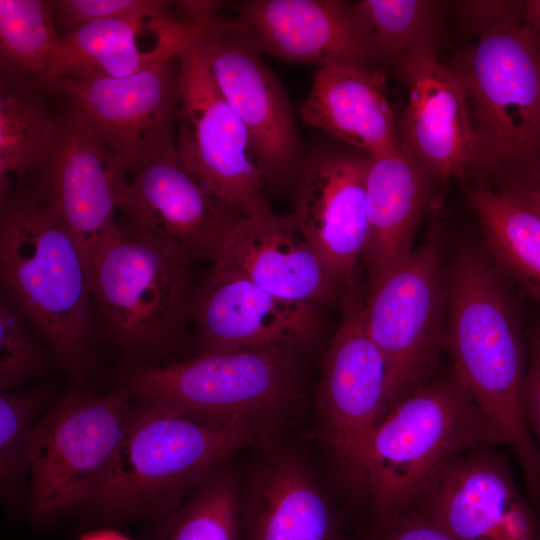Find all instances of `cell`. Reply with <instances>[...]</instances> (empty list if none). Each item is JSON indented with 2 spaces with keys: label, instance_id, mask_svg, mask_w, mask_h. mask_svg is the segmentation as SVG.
I'll use <instances>...</instances> for the list:
<instances>
[{
  "label": "cell",
  "instance_id": "3",
  "mask_svg": "<svg viewBox=\"0 0 540 540\" xmlns=\"http://www.w3.org/2000/svg\"><path fill=\"white\" fill-rule=\"evenodd\" d=\"M502 445V434L451 368L437 374L396 403L370 437L362 537L373 536L409 509L458 456Z\"/></svg>",
  "mask_w": 540,
  "mask_h": 540
},
{
  "label": "cell",
  "instance_id": "6",
  "mask_svg": "<svg viewBox=\"0 0 540 540\" xmlns=\"http://www.w3.org/2000/svg\"><path fill=\"white\" fill-rule=\"evenodd\" d=\"M194 259L167 241L117 222L91 266L96 321L132 355H158L182 336L190 317Z\"/></svg>",
  "mask_w": 540,
  "mask_h": 540
},
{
  "label": "cell",
  "instance_id": "25",
  "mask_svg": "<svg viewBox=\"0 0 540 540\" xmlns=\"http://www.w3.org/2000/svg\"><path fill=\"white\" fill-rule=\"evenodd\" d=\"M430 193L431 178L401 143L393 152L369 158L368 232L362 261L370 287L413 250Z\"/></svg>",
  "mask_w": 540,
  "mask_h": 540
},
{
  "label": "cell",
  "instance_id": "20",
  "mask_svg": "<svg viewBox=\"0 0 540 540\" xmlns=\"http://www.w3.org/2000/svg\"><path fill=\"white\" fill-rule=\"evenodd\" d=\"M241 485L244 540H358L305 459L266 445Z\"/></svg>",
  "mask_w": 540,
  "mask_h": 540
},
{
  "label": "cell",
  "instance_id": "36",
  "mask_svg": "<svg viewBox=\"0 0 540 540\" xmlns=\"http://www.w3.org/2000/svg\"><path fill=\"white\" fill-rule=\"evenodd\" d=\"M358 540H455L441 527L409 508L376 534Z\"/></svg>",
  "mask_w": 540,
  "mask_h": 540
},
{
  "label": "cell",
  "instance_id": "35",
  "mask_svg": "<svg viewBox=\"0 0 540 540\" xmlns=\"http://www.w3.org/2000/svg\"><path fill=\"white\" fill-rule=\"evenodd\" d=\"M455 4L463 19L480 34L501 24L524 22L525 1H463Z\"/></svg>",
  "mask_w": 540,
  "mask_h": 540
},
{
  "label": "cell",
  "instance_id": "19",
  "mask_svg": "<svg viewBox=\"0 0 540 540\" xmlns=\"http://www.w3.org/2000/svg\"><path fill=\"white\" fill-rule=\"evenodd\" d=\"M225 26L260 53L284 62L370 68L374 62L355 17L342 0H248Z\"/></svg>",
  "mask_w": 540,
  "mask_h": 540
},
{
  "label": "cell",
  "instance_id": "11",
  "mask_svg": "<svg viewBox=\"0 0 540 540\" xmlns=\"http://www.w3.org/2000/svg\"><path fill=\"white\" fill-rule=\"evenodd\" d=\"M175 144L183 167L243 216L272 212L249 135L194 40L179 54Z\"/></svg>",
  "mask_w": 540,
  "mask_h": 540
},
{
  "label": "cell",
  "instance_id": "37",
  "mask_svg": "<svg viewBox=\"0 0 540 540\" xmlns=\"http://www.w3.org/2000/svg\"><path fill=\"white\" fill-rule=\"evenodd\" d=\"M502 177L503 190L540 214V161L511 170Z\"/></svg>",
  "mask_w": 540,
  "mask_h": 540
},
{
  "label": "cell",
  "instance_id": "23",
  "mask_svg": "<svg viewBox=\"0 0 540 540\" xmlns=\"http://www.w3.org/2000/svg\"><path fill=\"white\" fill-rule=\"evenodd\" d=\"M384 84L385 76L372 68L318 69L301 119L370 158L393 152L400 137Z\"/></svg>",
  "mask_w": 540,
  "mask_h": 540
},
{
  "label": "cell",
  "instance_id": "16",
  "mask_svg": "<svg viewBox=\"0 0 540 540\" xmlns=\"http://www.w3.org/2000/svg\"><path fill=\"white\" fill-rule=\"evenodd\" d=\"M128 167L99 131L68 106L56 146L32 183L79 244L90 271L111 233Z\"/></svg>",
  "mask_w": 540,
  "mask_h": 540
},
{
  "label": "cell",
  "instance_id": "4",
  "mask_svg": "<svg viewBox=\"0 0 540 540\" xmlns=\"http://www.w3.org/2000/svg\"><path fill=\"white\" fill-rule=\"evenodd\" d=\"M298 349L268 347L199 353L166 364L125 369L120 388L213 426L267 439L301 396Z\"/></svg>",
  "mask_w": 540,
  "mask_h": 540
},
{
  "label": "cell",
  "instance_id": "9",
  "mask_svg": "<svg viewBox=\"0 0 540 540\" xmlns=\"http://www.w3.org/2000/svg\"><path fill=\"white\" fill-rule=\"evenodd\" d=\"M441 245L433 218L423 243L372 285L365 300V327L387 370L384 415L438 374L448 304Z\"/></svg>",
  "mask_w": 540,
  "mask_h": 540
},
{
  "label": "cell",
  "instance_id": "28",
  "mask_svg": "<svg viewBox=\"0 0 540 540\" xmlns=\"http://www.w3.org/2000/svg\"><path fill=\"white\" fill-rule=\"evenodd\" d=\"M228 463L159 520L153 540H244L242 484Z\"/></svg>",
  "mask_w": 540,
  "mask_h": 540
},
{
  "label": "cell",
  "instance_id": "17",
  "mask_svg": "<svg viewBox=\"0 0 540 540\" xmlns=\"http://www.w3.org/2000/svg\"><path fill=\"white\" fill-rule=\"evenodd\" d=\"M366 154L322 149L305 159L289 215L343 295L355 287L368 232Z\"/></svg>",
  "mask_w": 540,
  "mask_h": 540
},
{
  "label": "cell",
  "instance_id": "22",
  "mask_svg": "<svg viewBox=\"0 0 540 540\" xmlns=\"http://www.w3.org/2000/svg\"><path fill=\"white\" fill-rule=\"evenodd\" d=\"M281 299L310 305L341 299L342 291L289 216H244L213 262Z\"/></svg>",
  "mask_w": 540,
  "mask_h": 540
},
{
  "label": "cell",
  "instance_id": "14",
  "mask_svg": "<svg viewBox=\"0 0 540 540\" xmlns=\"http://www.w3.org/2000/svg\"><path fill=\"white\" fill-rule=\"evenodd\" d=\"M179 54L164 55L126 77H69L44 89L82 113L129 169L175 143Z\"/></svg>",
  "mask_w": 540,
  "mask_h": 540
},
{
  "label": "cell",
  "instance_id": "40",
  "mask_svg": "<svg viewBox=\"0 0 540 540\" xmlns=\"http://www.w3.org/2000/svg\"><path fill=\"white\" fill-rule=\"evenodd\" d=\"M539 161H540V157H539Z\"/></svg>",
  "mask_w": 540,
  "mask_h": 540
},
{
  "label": "cell",
  "instance_id": "8",
  "mask_svg": "<svg viewBox=\"0 0 540 540\" xmlns=\"http://www.w3.org/2000/svg\"><path fill=\"white\" fill-rule=\"evenodd\" d=\"M134 396L73 389L35 423L28 448L29 507L36 522L90 504L124 436Z\"/></svg>",
  "mask_w": 540,
  "mask_h": 540
},
{
  "label": "cell",
  "instance_id": "5",
  "mask_svg": "<svg viewBox=\"0 0 540 540\" xmlns=\"http://www.w3.org/2000/svg\"><path fill=\"white\" fill-rule=\"evenodd\" d=\"M111 469L91 501L120 519L160 520L256 439L206 424L152 399L135 397Z\"/></svg>",
  "mask_w": 540,
  "mask_h": 540
},
{
  "label": "cell",
  "instance_id": "27",
  "mask_svg": "<svg viewBox=\"0 0 540 540\" xmlns=\"http://www.w3.org/2000/svg\"><path fill=\"white\" fill-rule=\"evenodd\" d=\"M466 197L493 259L540 303V214L509 192L484 184L469 187Z\"/></svg>",
  "mask_w": 540,
  "mask_h": 540
},
{
  "label": "cell",
  "instance_id": "12",
  "mask_svg": "<svg viewBox=\"0 0 540 540\" xmlns=\"http://www.w3.org/2000/svg\"><path fill=\"white\" fill-rule=\"evenodd\" d=\"M194 44L249 135L263 185L297 180L306 158L295 113L261 53L218 17L199 23Z\"/></svg>",
  "mask_w": 540,
  "mask_h": 540
},
{
  "label": "cell",
  "instance_id": "21",
  "mask_svg": "<svg viewBox=\"0 0 540 540\" xmlns=\"http://www.w3.org/2000/svg\"><path fill=\"white\" fill-rule=\"evenodd\" d=\"M408 88L401 145L431 180L464 178L474 171L475 147L462 85L440 62L433 41L412 48L398 61Z\"/></svg>",
  "mask_w": 540,
  "mask_h": 540
},
{
  "label": "cell",
  "instance_id": "10",
  "mask_svg": "<svg viewBox=\"0 0 540 540\" xmlns=\"http://www.w3.org/2000/svg\"><path fill=\"white\" fill-rule=\"evenodd\" d=\"M343 314L325 353L316 394L317 433L336 475L366 506V452L384 415L387 370L364 322L354 287L342 296Z\"/></svg>",
  "mask_w": 540,
  "mask_h": 540
},
{
  "label": "cell",
  "instance_id": "34",
  "mask_svg": "<svg viewBox=\"0 0 540 540\" xmlns=\"http://www.w3.org/2000/svg\"><path fill=\"white\" fill-rule=\"evenodd\" d=\"M527 367L522 388L525 420L540 451V314L526 333Z\"/></svg>",
  "mask_w": 540,
  "mask_h": 540
},
{
  "label": "cell",
  "instance_id": "24",
  "mask_svg": "<svg viewBox=\"0 0 540 540\" xmlns=\"http://www.w3.org/2000/svg\"><path fill=\"white\" fill-rule=\"evenodd\" d=\"M143 21L111 19L90 22L61 34L59 44L36 83L46 88L69 77H126L154 60L181 53L197 36L198 28L188 21L166 17L149 22L157 35L153 49L139 50L136 35Z\"/></svg>",
  "mask_w": 540,
  "mask_h": 540
},
{
  "label": "cell",
  "instance_id": "13",
  "mask_svg": "<svg viewBox=\"0 0 540 540\" xmlns=\"http://www.w3.org/2000/svg\"><path fill=\"white\" fill-rule=\"evenodd\" d=\"M118 213L131 229L212 263L244 217L183 167L175 143L155 150L128 169Z\"/></svg>",
  "mask_w": 540,
  "mask_h": 540
},
{
  "label": "cell",
  "instance_id": "39",
  "mask_svg": "<svg viewBox=\"0 0 540 540\" xmlns=\"http://www.w3.org/2000/svg\"><path fill=\"white\" fill-rule=\"evenodd\" d=\"M79 540H132L128 536L112 529H100L84 534Z\"/></svg>",
  "mask_w": 540,
  "mask_h": 540
},
{
  "label": "cell",
  "instance_id": "18",
  "mask_svg": "<svg viewBox=\"0 0 540 540\" xmlns=\"http://www.w3.org/2000/svg\"><path fill=\"white\" fill-rule=\"evenodd\" d=\"M190 317L200 353L290 347L300 350L318 330L315 305L276 297L212 263L195 287Z\"/></svg>",
  "mask_w": 540,
  "mask_h": 540
},
{
  "label": "cell",
  "instance_id": "2",
  "mask_svg": "<svg viewBox=\"0 0 540 540\" xmlns=\"http://www.w3.org/2000/svg\"><path fill=\"white\" fill-rule=\"evenodd\" d=\"M0 279L7 296L75 381L89 370L95 332L90 268L70 231L31 183L1 199Z\"/></svg>",
  "mask_w": 540,
  "mask_h": 540
},
{
  "label": "cell",
  "instance_id": "30",
  "mask_svg": "<svg viewBox=\"0 0 540 540\" xmlns=\"http://www.w3.org/2000/svg\"><path fill=\"white\" fill-rule=\"evenodd\" d=\"M374 61L396 62L417 45L433 41L440 3L427 0L352 2Z\"/></svg>",
  "mask_w": 540,
  "mask_h": 540
},
{
  "label": "cell",
  "instance_id": "7",
  "mask_svg": "<svg viewBox=\"0 0 540 540\" xmlns=\"http://www.w3.org/2000/svg\"><path fill=\"white\" fill-rule=\"evenodd\" d=\"M468 104L474 170L500 176L540 157V40L524 22L493 27L450 65Z\"/></svg>",
  "mask_w": 540,
  "mask_h": 540
},
{
  "label": "cell",
  "instance_id": "32",
  "mask_svg": "<svg viewBox=\"0 0 540 540\" xmlns=\"http://www.w3.org/2000/svg\"><path fill=\"white\" fill-rule=\"evenodd\" d=\"M52 351L16 305L4 294L0 301V390L15 391L44 372Z\"/></svg>",
  "mask_w": 540,
  "mask_h": 540
},
{
  "label": "cell",
  "instance_id": "33",
  "mask_svg": "<svg viewBox=\"0 0 540 540\" xmlns=\"http://www.w3.org/2000/svg\"><path fill=\"white\" fill-rule=\"evenodd\" d=\"M63 34L78 26L99 20L148 18L150 21L170 17L168 1L158 0H56L48 1Z\"/></svg>",
  "mask_w": 540,
  "mask_h": 540
},
{
  "label": "cell",
  "instance_id": "38",
  "mask_svg": "<svg viewBox=\"0 0 540 540\" xmlns=\"http://www.w3.org/2000/svg\"><path fill=\"white\" fill-rule=\"evenodd\" d=\"M524 23L540 40V1H525Z\"/></svg>",
  "mask_w": 540,
  "mask_h": 540
},
{
  "label": "cell",
  "instance_id": "1",
  "mask_svg": "<svg viewBox=\"0 0 540 540\" xmlns=\"http://www.w3.org/2000/svg\"><path fill=\"white\" fill-rule=\"evenodd\" d=\"M447 288L444 349L451 370L502 434L540 512V451L522 405L528 351L517 308L490 262L471 246L456 254Z\"/></svg>",
  "mask_w": 540,
  "mask_h": 540
},
{
  "label": "cell",
  "instance_id": "29",
  "mask_svg": "<svg viewBox=\"0 0 540 540\" xmlns=\"http://www.w3.org/2000/svg\"><path fill=\"white\" fill-rule=\"evenodd\" d=\"M60 38L48 1L0 0L1 71L36 82Z\"/></svg>",
  "mask_w": 540,
  "mask_h": 540
},
{
  "label": "cell",
  "instance_id": "31",
  "mask_svg": "<svg viewBox=\"0 0 540 540\" xmlns=\"http://www.w3.org/2000/svg\"><path fill=\"white\" fill-rule=\"evenodd\" d=\"M48 401L41 389L0 393V489L13 498L29 473L28 448L33 427Z\"/></svg>",
  "mask_w": 540,
  "mask_h": 540
},
{
  "label": "cell",
  "instance_id": "15",
  "mask_svg": "<svg viewBox=\"0 0 540 540\" xmlns=\"http://www.w3.org/2000/svg\"><path fill=\"white\" fill-rule=\"evenodd\" d=\"M499 446L452 460L410 507L455 540H540V514Z\"/></svg>",
  "mask_w": 540,
  "mask_h": 540
},
{
  "label": "cell",
  "instance_id": "26",
  "mask_svg": "<svg viewBox=\"0 0 540 540\" xmlns=\"http://www.w3.org/2000/svg\"><path fill=\"white\" fill-rule=\"evenodd\" d=\"M35 81L1 71L0 191L10 193L9 176L18 183L38 172L53 152L63 114L49 108Z\"/></svg>",
  "mask_w": 540,
  "mask_h": 540
}]
</instances>
